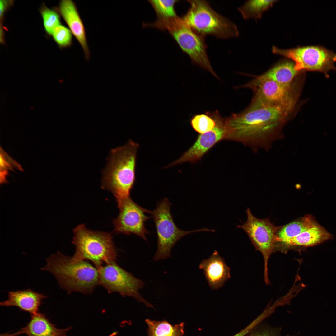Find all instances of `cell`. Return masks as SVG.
<instances>
[{
	"mask_svg": "<svg viewBox=\"0 0 336 336\" xmlns=\"http://www.w3.org/2000/svg\"><path fill=\"white\" fill-rule=\"evenodd\" d=\"M199 268L203 271L208 285L212 290L222 287L231 278L230 268L216 250L209 258L201 261Z\"/></svg>",
	"mask_w": 336,
	"mask_h": 336,
	"instance_id": "cell-15",
	"label": "cell"
},
{
	"mask_svg": "<svg viewBox=\"0 0 336 336\" xmlns=\"http://www.w3.org/2000/svg\"><path fill=\"white\" fill-rule=\"evenodd\" d=\"M333 238L332 235L319 224L279 245L280 248L312 247Z\"/></svg>",
	"mask_w": 336,
	"mask_h": 336,
	"instance_id": "cell-18",
	"label": "cell"
},
{
	"mask_svg": "<svg viewBox=\"0 0 336 336\" xmlns=\"http://www.w3.org/2000/svg\"><path fill=\"white\" fill-rule=\"evenodd\" d=\"M21 334V332L20 330L18 332L12 334H10L7 333L1 334L0 336H16Z\"/></svg>",
	"mask_w": 336,
	"mask_h": 336,
	"instance_id": "cell-30",
	"label": "cell"
},
{
	"mask_svg": "<svg viewBox=\"0 0 336 336\" xmlns=\"http://www.w3.org/2000/svg\"><path fill=\"white\" fill-rule=\"evenodd\" d=\"M190 7L182 18L196 33L204 37L207 35L221 39L236 37L239 32L231 20L216 12L204 0H189Z\"/></svg>",
	"mask_w": 336,
	"mask_h": 336,
	"instance_id": "cell-5",
	"label": "cell"
},
{
	"mask_svg": "<svg viewBox=\"0 0 336 336\" xmlns=\"http://www.w3.org/2000/svg\"><path fill=\"white\" fill-rule=\"evenodd\" d=\"M217 114L216 113L212 115L216 123L215 127L211 130L199 136L194 143L188 150L166 168L185 162L195 163L200 160L215 144L224 139L225 130L223 120L220 118Z\"/></svg>",
	"mask_w": 336,
	"mask_h": 336,
	"instance_id": "cell-13",
	"label": "cell"
},
{
	"mask_svg": "<svg viewBox=\"0 0 336 336\" xmlns=\"http://www.w3.org/2000/svg\"><path fill=\"white\" fill-rule=\"evenodd\" d=\"M145 322L148 326L147 336H183L184 334V323L172 325L164 320L157 321L147 319Z\"/></svg>",
	"mask_w": 336,
	"mask_h": 336,
	"instance_id": "cell-21",
	"label": "cell"
},
{
	"mask_svg": "<svg viewBox=\"0 0 336 336\" xmlns=\"http://www.w3.org/2000/svg\"><path fill=\"white\" fill-rule=\"evenodd\" d=\"M46 262L41 269L51 273L60 286L69 292L89 293L99 284L97 269L84 260L74 261L58 252L48 258Z\"/></svg>",
	"mask_w": 336,
	"mask_h": 336,
	"instance_id": "cell-3",
	"label": "cell"
},
{
	"mask_svg": "<svg viewBox=\"0 0 336 336\" xmlns=\"http://www.w3.org/2000/svg\"><path fill=\"white\" fill-rule=\"evenodd\" d=\"M300 72L295 69V64L289 61H284L275 65L263 74L251 81L257 82L270 81L283 84L292 83Z\"/></svg>",
	"mask_w": 336,
	"mask_h": 336,
	"instance_id": "cell-19",
	"label": "cell"
},
{
	"mask_svg": "<svg viewBox=\"0 0 336 336\" xmlns=\"http://www.w3.org/2000/svg\"><path fill=\"white\" fill-rule=\"evenodd\" d=\"M58 10L68 26L84 51L85 57L89 60L90 53L88 46L85 27L75 3L71 0H63Z\"/></svg>",
	"mask_w": 336,
	"mask_h": 336,
	"instance_id": "cell-14",
	"label": "cell"
},
{
	"mask_svg": "<svg viewBox=\"0 0 336 336\" xmlns=\"http://www.w3.org/2000/svg\"><path fill=\"white\" fill-rule=\"evenodd\" d=\"M318 223L311 215H306L281 226L276 233L277 246L316 226Z\"/></svg>",
	"mask_w": 336,
	"mask_h": 336,
	"instance_id": "cell-20",
	"label": "cell"
},
{
	"mask_svg": "<svg viewBox=\"0 0 336 336\" xmlns=\"http://www.w3.org/2000/svg\"><path fill=\"white\" fill-rule=\"evenodd\" d=\"M252 328V325L250 324L246 328L233 336H249L248 333Z\"/></svg>",
	"mask_w": 336,
	"mask_h": 336,
	"instance_id": "cell-29",
	"label": "cell"
},
{
	"mask_svg": "<svg viewBox=\"0 0 336 336\" xmlns=\"http://www.w3.org/2000/svg\"><path fill=\"white\" fill-rule=\"evenodd\" d=\"M72 328H57L44 314L38 312L31 315L29 322L20 330L27 336H68L66 332Z\"/></svg>",
	"mask_w": 336,
	"mask_h": 336,
	"instance_id": "cell-17",
	"label": "cell"
},
{
	"mask_svg": "<svg viewBox=\"0 0 336 336\" xmlns=\"http://www.w3.org/2000/svg\"><path fill=\"white\" fill-rule=\"evenodd\" d=\"M97 269L99 284L109 293L118 292L123 296L135 298L138 302L143 303L147 307L153 308L138 292L144 287L143 282L121 268L115 261L102 266Z\"/></svg>",
	"mask_w": 336,
	"mask_h": 336,
	"instance_id": "cell-10",
	"label": "cell"
},
{
	"mask_svg": "<svg viewBox=\"0 0 336 336\" xmlns=\"http://www.w3.org/2000/svg\"><path fill=\"white\" fill-rule=\"evenodd\" d=\"M52 35L55 41L60 47H68L72 44V33L70 30L63 26L60 25L57 26Z\"/></svg>",
	"mask_w": 336,
	"mask_h": 336,
	"instance_id": "cell-26",
	"label": "cell"
},
{
	"mask_svg": "<svg viewBox=\"0 0 336 336\" xmlns=\"http://www.w3.org/2000/svg\"><path fill=\"white\" fill-rule=\"evenodd\" d=\"M139 146L129 140L123 146L111 149L102 171L101 187L111 192L117 203L130 197L135 180L136 156Z\"/></svg>",
	"mask_w": 336,
	"mask_h": 336,
	"instance_id": "cell-2",
	"label": "cell"
},
{
	"mask_svg": "<svg viewBox=\"0 0 336 336\" xmlns=\"http://www.w3.org/2000/svg\"><path fill=\"white\" fill-rule=\"evenodd\" d=\"M156 26L167 30L182 50L187 54L192 62L219 78L210 63L204 37L194 31L182 18L159 20Z\"/></svg>",
	"mask_w": 336,
	"mask_h": 336,
	"instance_id": "cell-6",
	"label": "cell"
},
{
	"mask_svg": "<svg viewBox=\"0 0 336 336\" xmlns=\"http://www.w3.org/2000/svg\"><path fill=\"white\" fill-rule=\"evenodd\" d=\"M249 336H281L279 329L264 324L255 325L249 333Z\"/></svg>",
	"mask_w": 336,
	"mask_h": 336,
	"instance_id": "cell-27",
	"label": "cell"
},
{
	"mask_svg": "<svg viewBox=\"0 0 336 336\" xmlns=\"http://www.w3.org/2000/svg\"><path fill=\"white\" fill-rule=\"evenodd\" d=\"M241 87L254 91L251 102L254 103L279 106L292 112L297 102L292 83L283 84L270 81H250Z\"/></svg>",
	"mask_w": 336,
	"mask_h": 336,
	"instance_id": "cell-11",
	"label": "cell"
},
{
	"mask_svg": "<svg viewBox=\"0 0 336 336\" xmlns=\"http://www.w3.org/2000/svg\"><path fill=\"white\" fill-rule=\"evenodd\" d=\"M191 124L195 131L202 134L212 130L216 123L209 116L201 114L195 116L191 120Z\"/></svg>",
	"mask_w": 336,
	"mask_h": 336,
	"instance_id": "cell-25",
	"label": "cell"
},
{
	"mask_svg": "<svg viewBox=\"0 0 336 336\" xmlns=\"http://www.w3.org/2000/svg\"><path fill=\"white\" fill-rule=\"evenodd\" d=\"M43 293H39L28 289L8 292V298L1 302L4 306H16L21 310L28 312L31 315L38 313L43 300L47 297Z\"/></svg>",
	"mask_w": 336,
	"mask_h": 336,
	"instance_id": "cell-16",
	"label": "cell"
},
{
	"mask_svg": "<svg viewBox=\"0 0 336 336\" xmlns=\"http://www.w3.org/2000/svg\"><path fill=\"white\" fill-rule=\"evenodd\" d=\"M246 211V221L237 227L245 231L255 249L262 254L264 262V280L268 285L270 283L268 275V260L271 254L276 250V233L281 226H274L269 218H256L248 208Z\"/></svg>",
	"mask_w": 336,
	"mask_h": 336,
	"instance_id": "cell-9",
	"label": "cell"
},
{
	"mask_svg": "<svg viewBox=\"0 0 336 336\" xmlns=\"http://www.w3.org/2000/svg\"><path fill=\"white\" fill-rule=\"evenodd\" d=\"M0 159V171L12 170L13 167H16L20 170L22 169L20 166L9 156L1 147Z\"/></svg>",
	"mask_w": 336,
	"mask_h": 336,
	"instance_id": "cell-28",
	"label": "cell"
},
{
	"mask_svg": "<svg viewBox=\"0 0 336 336\" xmlns=\"http://www.w3.org/2000/svg\"><path fill=\"white\" fill-rule=\"evenodd\" d=\"M40 12L45 30L48 34L51 35L54 29L60 25L59 16L55 11L44 6L41 8Z\"/></svg>",
	"mask_w": 336,
	"mask_h": 336,
	"instance_id": "cell-24",
	"label": "cell"
},
{
	"mask_svg": "<svg viewBox=\"0 0 336 336\" xmlns=\"http://www.w3.org/2000/svg\"><path fill=\"white\" fill-rule=\"evenodd\" d=\"M272 52L293 61L295 69L300 72L317 71L328 75V72L336 69V54L319 45L299 47L282 49L273 46Z\"/></svg>",
	"mask_w": 336,
	"mask_h": 336,
	"instance_id": "cell-8",
	"label": "cell"
},
{
	"mask_svg": "<svg viewBox=\"0 0 336 336\" xmlns=\"http://www.w3.org/2000/svg\"><path fill=\"white\" fill-rule=\"evenodd\" d=\"M119 213L113 223L117 233L137 235L147 241L146 234H149L145 228V222L150 218L145 213L151 211L140 206L129 197L117 203Z\"/></svg>",
	"mask_w": 336,
	"mask_h": 336,
	"instance_id": "cell-12",
	"label": "cell"
},
{
	"mask_svg": "<svg viewBox=\"0 0 336 336\" xmlns=\"http://www.w3.org/2000/svg\"><path fill=\"white\" fill-rule=\"evenodd\" d=\"M72 243L76 251L71 257L75 261L89 260L98 269L104 263L107 264L116 259V252L110 233L87 229L84 224L73 230Z\"/></svg>",
	"mask_w": 336,
	"mask_h": 336,
	"instance_id": "cell-4",
	"label": "cell"
},
{
	"mask_svg": "<svg viewBox=\"0 0 336 336\" xmlns=\"http://www.w3.org/2000/svg\"><path fill=\"white\" fill-rule=\"evenodd\" d=\"M177 0H150L160 19H165L177 17L175 5Z\"/></svg>",
	"mask_w": 336,
	"mask_h": 336,
	"instance_id": "cell-23",
	"label": "cell"
},
{
	"mask_svg": "<svg viewBox=\"0 0 336 336\" xmlns=\"http://www.w3.org/2000/svg\"><path fill=\"white\" fill-rule=\"evenodd\" d=\"M276 0H250L238 8L245 19L259 18L263 13L271 7Z\"/></svg>",
	"mask_w": 336,
	"mask_h": 336,
	"instance_id": "cell-22",
	"label": "cell"
},
{
	"mask_svg": "<svg viewBox=\"0 0 336 336\" xmlns=\"http://www.w3.org/2000/svg\"><path fill=\"white\" fill-rule=\"evenodd\" d=\"M292 112L279 106L251 102L242 112L223 120L224 139L241 142L254 150L268 149L283 137L282 127Z\"/></svg>",
	"mask_w": 336,
	"mask_h": 336,
	"instance_id": "cell-1",
	"label": "cell"
},
{
	"mask_svg": "<svg viewBox=\"0 0 336 336\" xmlns=\"http://www.w3.org/2000/svg\"><path fill=\"white\" fill-rule=\"evenodd\" d=\"M171 205L168 199L164 198L158 202L155 209L151 211L157 238V250L153 258L154 261L170 257L171 250L174 245L186 235L199 231L215 232L214 230L206 228L191 231H184L178 228L171 213Z\"/></svg>",
	"mask_w": 336,
	"mask_h": 336,
	"instance_id": "cell-7",
	"label": "cell"
}]
</instances>
